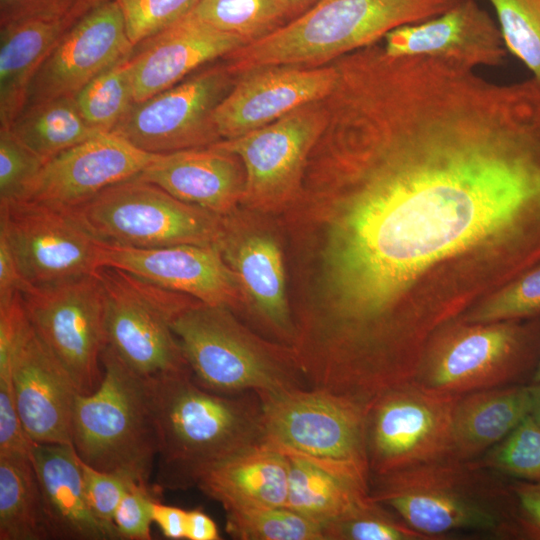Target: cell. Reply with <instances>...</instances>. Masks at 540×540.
<instances>
[{
	"label": "cell",
	"instance_id": "obj_1",
	"mask_svg": "<svg viewBox=\"0 0 540 540\" xmlns=\"http://www.w3.org/2000/svg\"><path fill=\"white\" fill-rule=\"evenodd\" d=\"M327 110L276 216L295 342L323 375L385 390L540 262V91L405 57L346 81Z\"/></svg>",
	"mask_w": 540,
	"mask_h": 540
},
{
	"label": "cell",
	"instance_id": "obj_2",
	"mask_svg": "<svg viewBox=\"0 0 540 540\" xmlns=\"http://www.w3.org/2000/svg\"><path fill=\"white\" fill-rule=\"evenodd\" d=\"M158 435V490L197 486L213 467L264 443L255 392L222 395L192 374L145 379Z\"/></svg>",
	"mask_w": 540,
	"mask_h": 540
},
{
	"label": "cell",
	"instance_id": "obj_3",
	"mask_svg": "<svg viewBox=\"0 0 540 540\" xmlns=\"http://www.w3.org/2000/svg\"><path fill=\"white\" fill-rule=\"evenodd\" d=\"M454 458L370 479V496L433 540L459 531L518 539L509 480Z\"/></svg>",
	"mask_w": 540,
	"mask_h": 540
},
{
	"label": "cell",
	"instance_id": "obj_4",
	"mask_svg": "<svg viewBox=\"0 0 540 540\" xmlns=\"http://www.w3.org/2000/svg\"><path fill=\"white\" fill-rule=\"evenodd\" d=\"M459 0H316L271 33L224 59L240 76L269 66L314 67L375 44L390 31L424 21Z\"/></svg>",
	"mask_w": 540,
	"mask_h": 540
},
{
	"label": "cell",
	"instance_id": "obj_5",
	"mask_svg": "<svg viewBox=\"0 0 540 540\" xmlns=\"http://www.w3.org/2000/svg\"><path fill=\"white\" fill-rule=\"evenodd\" d=\"M193 379L222 395L308 387L290 346L260 336L224 306L198 300L171 322Z\"/></svg>",
	"mask_w": 540,
	"mask_h": 540
},
{
	"label": "cell",
	"instance_id": "obj_6",
	"mask_svg": "<svg viewBox=\"0 0 540 540\" xmlns=\"http://www.w3.org/2000/svg\"><path fill=\"white\" fill-rule=\"evenodd\" d=\"M103 377L92 393L79 394L72 444L86 464L148 485L158 453V435L145 379L106 345Z\"/></svg>",
	"mask_w": 540,
	"mask_h": 540
},
{
	"label": "cell",
	"instance_id": "obj_7",
	"mask_svg": "<svg viewBox=\"0 0 540 540\" xmlns=\"http://www.w3.org/2000/svg\"><path fill=\"white\" fill-rule=\"evenodd\" d=\"M540 362V317L455 321L428 344L411 383L440 392L529 384Z\"/></svg>",
	"mask_w": 540,
	"mask_h": 540
},
{
	"label": "cell",
	"instance_id": "obj_8",
	"mask_svg": "<svg viewBox=\"0 0 540 540\" xmlns=\"http://www.w3.org/2000/svg\"><path fill=\"white\" fill-rule=\"evenodd\" d=\"M256 394L265 444L370 486L365 407L309 387Z\"/></svg>",
	"mask_w": 540,
	"mask_h": 540
},
{
	"label": "cell",
	"instance_id": "obj_9",
	"mask_svg": "<svg viewBox=\"0 0 540 540\" xmlns=\"http://www.w3.org/2000/svg\"><path fill=\"white\" fill-rule=\"evenodd\" d=\"M70 211L97 242L123 247L217 246L223 230L222 215L180 201L137 176Z\"/></svg>",
	"mask_w": 540,
	"mask_h": 540
},
{
	"label": "cell",
	"instance_id": "obj_10",
	"mask_svg": "<svg viewBox=\"0 0 540 540\" xmlns=\"http://www.w3.org/2000/svg\"><path fill=\"white\" fill-rule=\"evenodd\" d=\"M103 287L107 346L143 379L192 374L172 320L193 301L126 271L95 270Z\"/></svg>",
	"mask_w": 540,
	"mask_h": 540
},
{
	"label": "cell",
	"instance_id": "obj_11",
	"mask_svg": "<svg viewBox=\"0 0 540 540\" xmlns=\"http://www.w3.org/2000/svg\"><path fill=\"white\" fill-rule=\"evenodd\" d=\"M327 123L325 100L209 146L239 158L245 171L240 206L275 216L296 197L308 156Z\"/></svg>",
	"mask_w": 540,
	"mask_h": 540
},
{
	"label": "cell",
	"instance_id": "obj_12",
	"mask_svg": "<svg viewBox=\"0 0 540 540\" xmlns=\"http://www.w3.org/2000/svg\"><path fill=\"white\" fill-rule=\"evenodd\" d=\"M460 397L414 383L378 397L366 417L371 478L453 458L452 423Z\"/></svg>",
	"mask_w": 540,
	"mask_h": 540
},
{
	"label": "cell",
	"instance_id": "obj_13",
	"mask_svg": "<svg viewBox=\"0 0 540 540\" xmlns=\"http://www.w3.org/2000/svg\"><path fill=\"white\" fill-rule=\"evenodd\" d=\"M35 332L73 378L81 394L94 392L103 377L107 345L105 299L94 271L21 293Z\"/></svg>",
	"mask_w": 540,
	"mask_h": 540
},
{
	"label": "cell",
	"instance_id": "obj_14",
	"mask_svg": "<svg viewBox=\"0 0 540 540\" xmlns=\"http://www.w3.org/2000/svg\"><path fill=\"white\" fill-rule=\"evenodd\" d=\"M235 77L225 62L205 65L174 86L134 103L111 133L152 154L209 147L221 140L213 114Z\"/></svg>",
	"mask_w": 540,
	"mask_h": 540
},
{
	"label": "cell",
	"instance_id": "obj_15",
	"mask_svg": "<svg viewBox=\"0 0 540 540\" xmlns=\"http://www.w3.org/2000/svg\"><path fill=\"white\" fill-rule=\"evenodd\" d=\"M217 247L238 277L245 297L244 314L274 341L291 347L294 324L286 259L275 218L238 206L222 215Z\"/></svg>",
	"mask_w": 540,
	"mask_h": 540
},
{
	"label": "cell",
	"instance_id": "obj_16",
	"mask_svg": "<svg viewBox=\"0 0 540 540\" xmlns=\"http://www.w3.org/2000/svg\"><path fill=\"white\" fill-rule=\"evenodd\" d=\"M0 233L29 286L65 282L98 268V242L70 210L25 199L0 202Z\"/></svg>",
	"mask_w": 540,
	"mask_h": 540
},
{
	"label": "cell",
	"instance_id": "obj_17",
	"mask_svg": "<svg viewBox=\"0 0 540 540\" xmlns=\"http://www.w3.org/2000/svg\"><path fill=\"white\" fill-rule=\"evenodd\" d=\"M97 264L126 271L206 304L228 307L235 313L245 309L238 277L215 245L132 248L98 242Z\"/></svg>",
	"mask_w": 540,
	"mask_h": 540
},
{
	"label": "cell",
	"instance_id": "obj_18",
	"mask_svg": "<svg viewBox=\"0 0 540 540\" xmlns=\"http://www.w3.org/2000/svg\"><path fill=\"white\" fill-rule=\"evenodd\" d=\"M133 47L116 0L93 8L64 32L45 57L29 85L24 108L75 96Z\"/></svg>",
	"mask_w": 540,
	"mask_h": 540
},
{
	"label": "cell",
	"instance_id": "obj_19",
	"mask_svg": "<svg viewBox=\"0 0 540 540\" xmlns=\"http://www.w3.org/2000/svg\"><path fill=\"white\" fill-rule=\"evenodd\" d=\"M157 156L111 132L99 133L47 160L19 199L72 210L138 176Z\"/></svg>",
	"mask_w": 540,
	"mask_h": 540
},
{
	"label": "cell",
	"instance_id": "obj_20",
	"mask_svg": "<svg viewBox=\"0 0 540 540\" xmlns=\"http://www.w3.org/2000/svg\"><path fill=\"white\" fill-rule=\"evenodd\" d=\"M213 114L221 138L231 139L270 124L334 90L339 72L329 66H269L240 75Z\"/></svg>",
	"mask_w": 540,
	"mask_h": 540
},
{
	"label": "cell",
	"instance_id": "obj_21",
	"mask_svg": "<svg viewBox=\"0 0 540 540\" xmlns=\"http://www.w3.org/2000/svg\"><path fill=\"white\" fill-rule=\"evenodd\" d=\"M11 382L29 438L35 443L72 444L74 409L80 392L30 321L12 356Z\"/></svg>",
	"mask_w": 540,
	"mask_h": 540
},
{
	"label": "cell",
	"instance_id": "obj_22",
	"mask_svg": "<svg viewBox=\"0 0 540 540\" xmlns=\"http://www.w3.org/2000/svg\"><path fill=\"white\" fill-rule=\"evenodd\" d=\"M392 56H425L475 69L499 66L507 49L498 24L475 0H459L443 13L386 34Z\"/></svg>",
	"mask_w": 540,
	"mask_h": 540
},
{
	"label": "cell",
	"instance_id": "obj_23",
	"mask_svg": "<svg viewBox=\"0 0 540 540\" xmlns=\"http://www.w3.org/2000/svg\"><path fill=\"white\" fill-rule=\"evenodd\" d=\"M245 44L242 38L188 14L133 47L130 60L134 103L174 86Z\"/></svg>",
	"mask_w": 540,
	"mask_h": 540
},
{
	"label": "cell",
	"instance_id": "obj_24",
	"mask_svg": "<svg viewBox=\"0 0 540 540\" xmlns=\"http://www.w3.org/2000/svg\"><path fill=\"white\" fill-rule=\"evenodd\" d=\"M137 177L218 215L240 205L245 185L239 158L212 147L158 154Z\"/></svg>",
	"mask_w": 540,
	"mask_h": 540
},
{
	"label": "cell",
	"instance_id": "obj_25",
	"mask_svg": "<svg viewBox=\"0 0 540 540\" xmlns=\"http://www.w3.org/2000/svg\"><path fill=\"white\" fill-rule=\"evenodd\" d=\"M31 461L51 539H116L90 508L73 444L35 443Z\"/></svg>",
	"mask_w": 540,
	"mask_h": 540
},
{
	"label": "cell",
	"instance_id": "obj_26",
	"mask_svg": "<svg viewBox=\"0 0 540 540\" xmlns=\"http://www.w3.org/2000/svg\"><path fill=\"white\" fill-rule=\"evenodd\" d=\"M288 475L287 456L263 443L216 465L197 487L225 511L284 507Z\"/></svg>",
	"mask_w": 540,
	"mask_h": 540
},
{
	"label": "cell",
	"instance_id": "obj_27",
	"mask_svg": "<svg viewBox=\"0 0 540 540\" xmlns=\"http://www.w3.org/2000/svg\"><path fill=\"white\" fill-rule=\"evenodd\" d=\"M72 25L66 16H52L0 26V129L21 113L37 69Z\"/></svg>",
	"mask_w": 540,
	"mask_h": 540
},
{
	"label": "cell",
	"instance_id": "obj_28",
	"mask_svg": "<svg viewBox=\"0 0 540 540\" xmlns=\"http://www.w3.org/2000/svg\"><path fill=\"white\" fill-rule=\"evenodd\" d=\"M528 384L470 392L458 399L452 423V457L472 461L530 415Z\"/></svg>",
	"mask_w": 540,
	"mask_h": 540
},
{
	"label": "cell",
	"instance_id": "obj_29",
	"mask_svg": "<svg viewBox=\"0 0 540 540\" xmlns=\"http://www.w3.org/2000/svg\"><path fill=\"white\" fill-rule=\"evenodd\" d=\"M283 453V452H282ZM288 458V493L284 507L323 528L370 496V486L327 470L306 459Z\"/></svg>",
	"mask_w": 540,
	"mask_h": 540
},
{
	"label": "cell",
	"instance_id": "obj_30",
	"mask_svg": "<svg viewBox=\"0 0 540 540\" xmlns=\"http://www.w3.org/2000/svg\"><path fill=\"white\" fill-rule=\"evenodd\" d=\"M51 539L31 456L0 457V540Z\"/></svg>",
	"mask_w": 540,
	"mask_h": 540
},
{
	"label": "cell",
	"instance_id": "obj_31",
	"mask_svg": "<svg viewBox=\"0 0 540 540\" xmlns=\"http://www.w3.org/2000/svg\"><path fill=\"white\" fill-rule=\"evenodd\" d=\"M7 129L45 161L100 133L83 118L74 96L27 106Z\"/></svg>",
	"mask_w": 540,
	"mask_h": 540
},
{
	"label": "cell",
	"instance_id": "obj_32",
	"mask_svg": "<svg viewBox=\"0 0 540 540\" xmlns=\"http://www.w3.org/2000/svg\"><path fill=\"white\" fill-rule=\"evenodd\" d=\"M190 14L247 43L292 19L287 0H199Z\"/></svg>",
	"mask_w": 540,
	"mask_h": 540
},
{
	"label": "cell",
	"instance_id": "obj_33",
	"mask_svg": "<svg viewBox=\"0 0 540 540\" xmlns=\"http://www.w3.org/2000/svg\"><path fill=\"white\" fill-rule=\"evenodd\" d=\"M130 55L102 71L74 96L83 118L97 132H111L134 104Z\"/></svg>",
	"mask_w": 540,
	"mask_h": 540
},
{
	"label": "cell",
	"instance_id": "obj_34",
	"mask_svg": "<svg viewBox=\"0 0 540 540\" xmlns=\"http://www.w3.org/2000/svg\"><path fill=\"white\" fill-rule=\"evenodd\" d=\"M226 531L239 540H325L320 525L286 507L226 511Z\"/></svg>",
	"mask_w": 540,
	"mask_h": 540
},
{
	"label": "cell",
	"instance_id": "obj_35",
	"mask_svg": "<svg viewBox=\"0 0 540 540\" xmlns=\"http://www.w3.org/2000/svg\"><path fill=\"white\" fill-rule=\"evenodd\" d=\"M325 540H433L369 496L322 528Z\"/></svg>",
	"mask_w": 540,
	"mask_h": 540
},
{
	"label": "cell",
	"instance_id": "obj_36",
	"mask_svg": "<svg viewBox=\"0 0 540 540\" xmlns=\"http://www.w3.org/2000/svg\"><path fill=\"white\" fill-rule=\"evenodd\" d=\"M474 461L508 479L540 481V424L530 415Z\"/></svg>",
	"mask_w": 540,
	"mask_h": 540
},
{
	"label": "cell",
	"instance_id": "obj_37",
	"mask_svg": "<svg viewBox=\"0 0 540 540\" xmlns=\"http://www.w3.org/2000/svg\"><path fill=\"white\" fill-rule=\"evenodd\" d=\"M496 11L507 51L517 57L540 86V0H488Z\"/></svg>",
	"mask_w": 540,
	"mask_h": 540
},
{
	"label": "cell",
	"instance_id": "obj_38",
	"mask_svg": "<svg viewBox=\"0 0 540 540\" xmlns=\"http://www.w3.org/2000/svg\"><path fill=\"white\" fill-rule=\"evenodd\" d=\"M540 317V262L476 304L459 321L489 323Z\"/></svg>",
	"mask_w": 540,
	"mask_h": 540
},
{
	"label": "cell",
	"instance_id": "obj_39",
	"mask_svg": "<svg viewBox=\"0 0 540 540\" xmlns=\"http://www.w3.org/2000/svg\"><path fill=\"white\" fill-rule=\"evenodd\" d=\"M133 46L190 14L199 0H116Z\"/></svg>",
	"mask_w": 540,
	"mask_h": 540
},
{
	"label": "cell",
	"instance_id": "obj_40",
	"mask_svg": "<svg viewBox=\"0 0 540 540\" xmlns=\"http://www.w3.org/2000/svg\"><path fill=\"white\" fill-rule=\"evenodd\" d=\"M45 162L8 129H0V202L21 198Z\"/></svg>",
	"mask_w": 540,
	"mask_h": 540
},
{
	"label": "cell",
	"instance_id": "obj_41",
	"mask_svg": "<svg viewBox=\"0 0 540 540\" xmlns=\"http://www.w3.org/2000/svg\"><path fill=\"white\" fill-rule=\"evenodd\" d=\"M79 461L92 512L115 538L119 539L113 522L114 515L124 494L136 481L121 473L98 470L80 458Z\"/></svg>",
	"mask_w": 540,
	"mask_h": 540
},
{
	"label": "cell",
	"instance_id": "obj_42",
	"mask_svg": "<svg viewBox=\"0 0 540 540\" xmlns=\"http://www.w3.org/2000/svg\"><path fill=\"white\" fill-rule=\"evenodd\" d=\"M154 499L148 485L138 482H133L130 485L120 501L113 519L119 539H151L150 527L153 522L151 505Z\"/></svg>",
	"mask_w": 540,
	"mask_h": 540
},
{
	"label": "cell",
	"instance_id": "obj_43",
	"mask_svg": "<svg viewBox=\"0 0 540 540\" xmlns=\"http://www.w3.org/2000/svg\"><path fill=\"white\" fill-rule=\"evenodd\" d=\"M518 539L540 540V481L509 479Z\"/></svg>",
	"mask_w": 540,
	"mask_h": 540
},
{
	"label": "cell",
	"instance_id": "obj_44",
	"mask_svg": "<svg viewBox=\"0 0 540 540\" xmlns=\"http://www.w3.org/2000/svg\"><path fill=\"white\" fill-rule=\"evenodd\" d=\"M76 0H0V26L35 18L67 16Z\"/></svg>",
	"mask_w": 540,
	"mask_h": 540
},
{
	"label": "cell",
	"instance_id": "obj_45",
	"mask_svg": "<svg viewBox=\"0 0 540 540\" xmlns=\"http://www.w3.org/2000/svg\"><path fill=\"white\" fill-rule=\"evenodd\" d=\"M29 287L18 270L5 236L0 233V305L8 303Z\"/></svg>",
	"mask_w": 540,
	"mask_h": 540
},
{
	"label": "cell",
	"instance_id": "obj_46",
	"mask_svg": "<svg viewBox=\"0 0 540 540\" xmlns=\"http://www.w3.org/2000/svg\"><path fill=\"white\" fill-rule=\"evenodd\" d=\"M152 520L162 534L169 539H185L187 511L153 500L151 505Z\"/></svg>",
	"mask_w": 540,
	"mask_h": 540
},
{
	"label": "cell",
	"instance_id": "obj_47",
	"mask_svg": "<svg viewBox=\"0 0 540 540\" xmlns=\"http://www.w3.org/2000/svg\"><path fill=\"white\" fill-rule=\"evenodd\" d=\"M188 540L221 539L216 523L203 511H187L186 537Z\"/></svg>",
	"mask_w": 540,
	"mask_h": 540
},
{
	"label": "cell",
	"instance_id": "obj_48",
	"mask_svg": "<svg viewBox=\"0 0 540 540\" xmlns=\"http://www.w3.org/2000/svg\"><path fill=\"white\" fill-rule=\"evenodd\" d=\"M111 0H76L67 14V19L74 24L79 18L91 11L93 8Z\"/></svg>",
	"mask_w": 540,
	"mask_h": 540
},
{
	"label": "cell",
	"instance_id": "obj_49",
	"mask_svg": "<svg viewBox=\"0 0 540 540\" xmlns=\"http://www.w3.org/2000/svg\"><path fill=\"white\" fill-rule=\"evenodd\" d=\"M530 392V416L540 424V383H529Z\"/></svg>",
	"mask_w": 540,
	"mask_h": 540
},
{
	"label": "cell",
	"instance_id": "obj_50",
	"mask_svg": "<svg viewBox=\"0 0 540 540\" xmlns=\"http://www.w3.org/2000/svg\"><path fill=\"white\" fill-rule=\"evenodd\" d=\"M315 1L316 0H287L292 19L304 12Z\"/></svg>",
	"mask_w": 540,
	"mask_h": 540
},
{
	"label": "cell",
	"instance_id": "obj_51",
	"mask_svg": "<svg viewBox=\"0 0 540 540\" xmlns=\"http://www.w3.org/2000/svg\"><path fill=\"white\" fill-rule=\"evenodd\" d=\"M530 383H540V367L536 368V371Z\"/></svg>",
	"mask_w": 540,
	"mask_h": 540
}]
</instances>
